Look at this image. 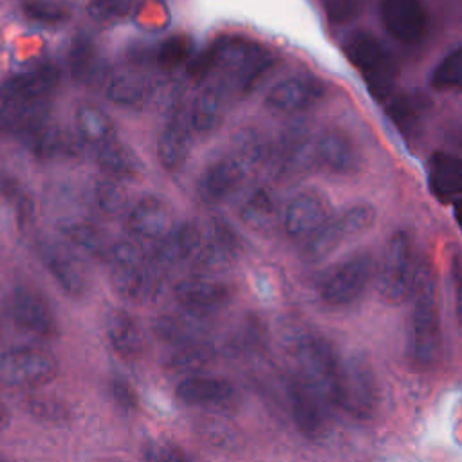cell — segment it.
I'll return each instance as SVG.
<instances>
[{
    "mask_svg": "<svg viewBox=\"0 0 462 462\" xmlns=\"http://www.w3.org/2000/svg\"><path fill=\"white\" fill-rule=\"evenodd\" d=\"M411 309V359L420 368H430L439 361L442 339L437 305L435 273L428 260L415 267L413 287L410 294Z\"/></svg>",
    "mask_w": 462,
    "mask_h": 462,
    "instance_id": "1",
    "label": "cell"
},
{
    "mask_svg": "<svg viewBox=\"0 0 462 462\" xmlns=\"http://www.w3.org/2000/svg\"><path fill=\"white\" fill-rule=\"evenodd\" d=\"M108 273L114 291L132 301L153 300L162 287L164 269L130 240H119L106 251Z\"/></svg>",
    "mask_w": 462,
    "mask_h": 462,
    "instance_id": "2",
    "label": "cell"
},
{
    "mask_svg": "<svg viewBox=\"0 0 462 462\" xmlns=\"http://www.w3.org/2000/svg\"><path fill=\"white\" fill-rule=\"evenodd\" d=\"M377 401V381L370 361L359 352L337 359L332 402L350 417L366 420L375 413Z\"/></svg>",
    "mask_w": 462,
    "mask_h": 462,
    "instance_id": "3",
    "label": "cell"
},
{
    "mask_svg": "<svg viewBox=\"0 0 462 462\" xmlns=\"http://www.w3.org/2000/svg\"><path fill=\"white\" fill-rule=\"evenodd\" d=\"M348 61L363 74L375 101H386L397 83L399 67L384 45L368 31H354L343 45Z\"/></svg>",
    "mask_w": 462,
    "mask_h": 462,
    "instance_id": "4",
    "label": "cell"
},
{
    "mask_svg": "<svg viewBox=\"0 0 462 462\" xmlns=\"http://www.w3.org/2000/svg\"><path fill=\"white\" fill-rule=\"evenodd\" d=\"M413 244L408 231L401 229L388 236L375 274L379 296L392 305L410 300L415 276Z\"/></svg>",
    "mask_w": 462,
    "mask_h": 462,
    "instance_id": "5",
    "label": "cell"
},
{
    "mask_svg": "<svg viewBox=\"0 0 462 462\" xmlns=\"http://www.w3.org/2000/svg\"><path fill=\"white\" fill-rule=\"evenodd\" d=\"M296 381L327 404L332 402L337 357L332 346L316 336H305L294 348Z\"/></svg>",
    "mask_w": 462,
    "mask_h": 462,
    "instance_id": "6",
    "label": "cell"
},
{
    "mask_svg": "<svg viewBox=\"0 0 462 462\" xmlns=\"http://www.w3.org/2000/svg\"><path fill=\"white\" fill-rule=\"evenodd\" d=\"M374 274L370 251H357L336 265L319 283V296L327 305L345 307L356 301Z\"/></svg>",
    "mask_w": 462,
    "mask_h": 462,
    "instance_id": "7",
    "label": "cell"
},
{
    "mask_svg": "<svg viewBox=\"0 0 462 462\" xmlns=\"http://www.w3.org/2000/svg\"><path fill=\"white\" fill-rule=\"evenodd\" d=\"M56 359L36 348H14L0 354V383L13 388H38L56 377Z\"/></svg>",
    "mask_w": 462,
    "mask_h": 462,
    "instance_id": "8",
    "label": "cell"
},
{
    "mask_svg": "<svg viewBox=\"0 0 462 462\" xmlns=\"http://www.w3.org/2000/svg\"><path fill=\"white\" fill-rule=\"evenodd\" d=\"M61 78L54 63H43L29 72L11 76L0 85V101L7 108H20L49 99V94L58 87Z\"/></svg>",
    "mask_w": 462,
    "mask_h": 462,
    "instance_id": "9",
    "label": "cell"
},
{
    "mask_svg": "<svg viewBox=\"0 0 462 462\" xmlns=\"http://www.w3.org/2000/svg\"><path fill=\"white\" fill-rule=\"evenodd\" d=\"M379 14L388 34L402 43H417L428 31V11L422 0H383Z\"/></svg>",
    "mask_w": 462,
    "mask_h": 462,
    "instance_id": "10",
    "label": "cell"
},
{
    "mask_svg": "<svg viewBox=\"0 0 462 462\" xmlns=\"http://www.w3.org/2000/svg\"><path fill=\"white\" fill-rule=\"evenodd\" d=\"M325 96V83L310 74L289 76L276 83L267 97L265 105L282 114H296L310 108Z\"/></svg>",
    "mask_w": 462,
    "mask_h": 462,
    "instance_id": "11",
    "label": "cell"
},
{
    "mask_svg": "<svg viewBox=\"0 0 462 462\" xmlns=\"http://www.w3.org/2000/svg\"><path fill=\"white\" fill-rule=\"evenodd\" d=\"M316 159V146L305 126H291L283 132L276 148V171L282 179H292L309 173Z\"/></svg>",
    "mask_w": 462,
    "mask_h": 462,
    "instance_id": "12",
    "label": "cell"
},
{
    "mask_svg": "<svg viewBox=\"0 0 462 462\" xmlns=\"http://www.w3.org/2000/svg\"><path fill=\"white\" fill-rule=\"evenodd\" d=\"M328 202L318 191H301L291 199L283 213L285 233L307 240L328 220Z\"/></svg>",
    "mask_w": 462,
    "mask_h": 462,
    "instance_id": "13",
    "label": "cell"
},
{
    "mask_svg": "<svg viewBox=\"0 0 462 462\" xmlns=\"http://www.w3.org/2000/svg\"><path fill=\"white\" fill-rule=\"evenodd\" d=\"M173 292L180 307L199 318L220 310L231 298L227 285L206 278H186L175 285Z\"/></svg>",
    "mask_w": 462,
    "mask_h": 462,
    "instance_id": "14",
    "label": "cell"
},
{
    "mask_svg": "<svg viewBox=\"0 0 462 462\" xmlns=\"http://www.w3.org/2000/svg\"><path fill=\"white\" fill-rule=\"evenodd\" d=\"M316 159L336 175H352L361 168V155L352 139L339 128H327L314 141Z\"/></svg>",
    "mask_w": 462,
    "mask_h": 462,
    "instance_id": "15",
    "label": "cell"
},
{
    "mask_svg": "<svg viewBox=\"0 0 462 462\" xmlns=\"http://www.w3.org/2000/svg\"><path fill=\"white\" fill-rule=\"evenodd\" d=\"M247 170L233 157L218 159L209 164L197 180V195L204 204L215 206L226 200L244 180Z\"/></svg>",
    "mask_w": 462,
    "mask_h": 462,
    "instance_id": "16",
    "label": "cell"
},
{
    "mask_svg": "<svg viewBox=\"0 0 462 462\" xmlns=\"http://www.w3.org/2000/svg\"><path fill=\"white\" fill-rule=\"evenodd\" d=\"M40 258L56 283L70 296H81L87 289V276L79 260L63 245L42 242L38 245Z\"/></svg>",
    "mask_w": 462,
    "mask_h": 462,
    "instance_id": "17",
    "label": "cell"
},
{
    "mask_svg": "<svg viewBox=\"0 0 462 462\" xmlns=\"http://www.w3.org/2000/svg\"><path fill=\"white\" fill-rule=\"evenodd\" d=\"M128 227L137 238L159 242L173 229L171 209L161 197H143L128 215Z\"/></svg>",
    "mask_w": 462,
    "mask_h": 462,
    "instance_id": "18",
    "label": "cell"
},
{
    "mask_svg": "<svg viewBox=\"0 0 462 462\" xmlns=\"http://www.w3.org/2000/svg\"><path fill=\"white\" fill-rule=\"evenodd\" d=\"M11 314L16 325L32 334L52 336L56 332V319L49 303L32 289L18 287L13 292Z\"/></svg>",
    "mask_w": 462,
    "mask_h": 462,
    "instance_id": "19",
    "label": "cell"
},
{
    "mask_svg": "<svg viewBox=\"0 0 462 462\" xmlns=\"http://www.w3.org/2000/svg\"><path fill=\"white\" fill-rule=\"evenodd\" d=\"M191 148V128L188 114L184 110H175L157 141V157L168 171H177L182 168Z\"/></svg>",
    "mask_w": 462,
    "mask_h": 462,
    "instance_id": "20",
    "label": "cell"
},
{
    "mask_svg": "<svg viewBox=\"0 0 462 462\" xmlns=\"http://www.w3.org/2000/svg\"><path fill=\"white\" fill-rule=\"evenodd\" d=\"M175 395L188 406L218 410L233 402L235 388L224 379L189 375L177 384Z\"/></svg>",
    "mask_w": 462,
    "mask_h": 462,
    "instance_id": "21",
    "label": "cell"
},
{
    "mask_svg": "<svg viewBox=\"0 0 462 462\" xmlns=\"http://www.w3.org/2000/svg\"><path fill=\"white\" fill-rule=\"evenodd\" d=\"M226 87L222 81L206 85L193 99L188 121L189 128L199 135H209L215 132L226 116Z\"/></svg>",
    "mask_w": 462,
    "mask_h": 462,
    "instance_id": "22",
    "label": "cell"
},
{
    "mask_svg": "<svg viewBox=\"0 0 462 462\" xmlns=\"http://www.w3.org/2000/svg\"><path fill=\"white\" fill-rule=\"evenodd\" d=\"M23 139L34 157L40 161H51L56 157H76L81 152V144L76 135L61 130L49 121L23 134Z\"/></svg>",
    "mask_w": 462,
    "mask_h": 462,
    "instance_id": "23",
    "label": "cell"
},
{
    "mask_svg": "<svg viewBox=\"0 0 462 462\" xmlns=\"http://www.w3.org/2000/svg\"><path fill=\"white\" fill-rule=\"evenodd\" d=\"M70 76L78 83L99 85L106 76V63L97 54V47L88 34H78L69 51Z\"/></svg>",
    "mask_w": 462,
    "mask_h": 462,
    "instance_id": "24",
    "label": "cell"
},
{
    "mask_svg": "<svg viewBox=\"0 0 462 462\" xmlns=\"http://www.w3.org/2000/svg\"><path fill=\"white\" fill-rule=\"evenodd\" d=\"M105 334L114 352L123 359H135L141 356L144 337L141 327L126 310H112L106 316Z\"/></svg>",
    "mask_w": 462,
    "mask_h": 462,
    "instance_id": "25",
    "label": "cell"
},
{
    "mask_svg": "<svg viewBox=\"0 0 462 462\" xmlns=\"http://www.w3.org/2000/svg\"><path fill=\"white\" fill-rule=\"evenodd\" d=\"M428 184L435 199L444 204L453 202L462 189L460 161L444 152L433 153L428 164Z\"/></svg>",
    "mask_w": 462,
    "mask_h": 462,
    "instance_id": "26",
    "label": "cell"
},
{
    "mask_svg": "<svg viewBox=\"0 0 462 462\" xmlns=\"http://www.w3.org/2000/svg\"><path fill=\"white\" fill-rule=\"evenodd\" d=\"M386 103V116L393 123V126L404 135L411 137L417 134L424 116L431 108V99L422 92H408L388 97Z\"/></svg>",
    "mask_w": 462,
    "mask_h": 462,
    "instance_id": "27",
    "label": "cell"
},
{
    "mask_svg": "<svg viewBox=\"0 0 462 462\" xmlns=\"http://www.w3.org/2000/svg\"><path fill=\"white\" fill-rule=\"evenodd\" d=\"M289 399L291 411L298 430L309 437L319 435L325 430L327 402L321 401L318 395L310 393L309 390H305L303 386H300L298 383H292Z\"/></svg>",
    "mask_w": 462,
    "mask_h": 462,
    "instance_id": "28",
    "label": "cell"
},
{
    "mask_svg": "<svg viewBox=\"0 0 462 462\" xmlns=\"http://www.w3.org/2000/svg\"><path fill=\"white\" fill-rule=\"evenodd\" d=\"M97 164L99 168L112 179H135L141 170L143 164L139 161V157L135 155V152L119 143L116 137L106 141L105 144L97 146V153H96Z\"/></svg>",
    "mask_w": 462,
    "mask_h": 462,
    "instance_id": "29",
    "label": "cell"
},
{
    "mask_svg": "<svg viewBox=\"0 0 462 462\" xmlns=\"http://www.w3.org/2000/svg\"><path fill=\"white\" fill-rule=\"evenodd\" d=\"M152 96V83L146 76L125 70L116 74L106 85V97L121 106L126 108H139L143 106Z\"/></svg>",
    "mask_w": 462,
    "mask_h": 462,
    "instance_id": "30",
    "label": "cell"
},
{
    "mask_svg": "<svg viewBox=\"0 0 462 462\" xmlns=\"http://www.w3.org/2000/svg\"><path fill=\"white\" fill-rule=\"evenodd\" d=\"M274 65H276V56L269 49L256 45L254 51L229 76L235 79V85L240 90V94L247 96L258 87V83L271 72Z\"/></svg>",
    "mask_w": 462,
    "mask_h": 462,
    "instance_id": "31",
    "label": "cell"
},
{
    "mask_svg": "<svg viewBox=\"0 0 462 462\" xmlns=\"http://www.w3.org/2000/svg\"><path fill=\"white\" fill-rule=\"evenodd\" d=\"M350 233L341 220V217H336L332 220H327L316 233H312L301 249V254L309 262H316L325 258L328 253H332L345 238H348Z\"/></svg>",
    "mask_w": 462,
    "mask_h": 462,
    "instance_id": "32",
    "label": "cell"
},
{
    "mask_svg": "<svg viewBox=\"0 0 462 462\" xmlns=\"http://www.w3.org/2000/svg\"><path fill=\"white\" fill-rule=\"evenodd\" d=\"M76 128L79 137L96 148L114 139V125L110 117L94 105H81L76 110Z\"/></svg>",
    "mask_w": 462,
    "mask_h": 462,
    "instance_id": "33",
    "label": "cell"
},
{
    "mask_svg": "<svg viewBox=\"0 0 462 462\" xmlns=\"http://www.w3.org/2000/svg\"><path fill=\"white\" fill-rule=\"evenodd\" d=\"M240 217L253 229L263 231L271 227L276 220V202L271 191L265 188L256 189L242 206Z\"/></svg>",
    "mask_w": 462,
    "mask_h": 462,
    "instance_id": "34",
    "label": "cell"
},
{
    "mask_svg": "<svg viewBox=\"0 0 462 462\" xmlns=\"http://www.w3.org/2000/svg\"><path fill=\"white\" fill-rule=\"evenodd\" d=\"M65 235L78 251L88 256H103L108 251L103 231L97 229L94 224L74 222L65 227Z\"/></svg>",
    "mask_w": 462,
    "mask_h": 462,
    "instance_id": "35",
    "label": "cell"
},
{
    "mask_svg": "<svg viewBox=\"0 0 462 462\" xmlns=\"http://www.w3.org/2000/svg\"><path fill=\"white\" fill-rule=\"evenodd\" d=\"M267 146L262 139V135H258L254 130L247 128V130H242L236 139H235V153L233 157L245 168H253L256 166L258 162H262L267 155Z\"/></svg>",
    "mask_w": 462,
    "mask_h": 462,
    "instance_id": "36",
    "label": "cell"
},
{
    "mask_svg": "<svg viewBox=\"0 0 462 462\" xmlns=\"http://www.w3.org/2000/svg\"><path fill=\"white\" fill-rule=\"evenodd\" d=\"M22 13L31 22H38L45 25L63 23L70 16L67 5L54 0H23Z\"/></svg>",
    "mask_w": 462,
    "mask_h": 462,
    "instance_id": "37",
    "label": "cell"
},
{
    "mask_svg": "<svg viewBox=\"0 0 462 462\" xmlns=\"http://www.w3.org/2000/svg\"><path fill=\"white\" fill-rule=\"evenodd\" d=\"M96 204L106 215H121L126 208V191L117 179H103L96 184Z\"/></svg>",
    "mask_w": 462,
    "mask_h": 462,
    "instance_id": "38",
    "label": "cell"
},
{
    "mask_svg": "<svg viewBox=\"0 0 462 462\" xmlns=\"http://www.w3.org/2000/svg\"><path fill=\"white\" fill-rule=\"evenodd\" d=\"M460 74H462V51L457 47L448 56H444V60L433 70L431 87L437 90L455 88L460 83Z\"/></svg>",
    "mask_w": 462,
    "mask_h": 462,
    "instance_id": "39",
    "label": "cell"
},
{
    "mask_svg": "<svg viewBox=\"0 0 462 462\" xmlns=\"http://www.w3.org/2000/svg\"><path fill=\"white\" fill-rule=\"evenodd\" d=\"M189 51H191L189 38H186L182 34L171 36L166 42H162V45L159 47L157 61L164 69H175L177 65H180L188 58Z\"/></svg>",
    "mask_w": 462,
    "mask_h": 462,
    "instance_id": "40",
    "label": "cell"
},
{
    "mask_svg": "<svg viewBox=\"0 0 462 462\" xmlns=\"http://www.w3.org/2000/svg\"><path fill=\"white\" fill-rule=\"evenodd\" d=\"M323 11L330 23L345 25L363 11V0H323Z\"/></svg>",
    "mask_w": 462,
    "mask_h": 462,
    "instance_id": "41",
    "label": "cell"
},
{
    "mask_svg": "<svg viewBox=\"0 0 462 462\" xmlns=\"http://www.w3.org/2000/svg\"><path fill=\"white\" fill-rule=\"evenodd\" d=\"M143 462H191V458L170 442L152 440L143 448Z\"/></svg>",
    "mask_w": 462,
    "mask_h": 462,
    "instance_id": "42",
    "label": "cell"
},
{
    "mask_svg": "<svg viewBox=\"0 0 462 462\" xmlns=\"http://www.w3.org/2000/svg\"><path fill=\"white\" fill-rule=\"evenodd\" d=\"M132 0H90L87 11L97 22H110L128 13Z\"/></svg>",
    "mask_w": 462,
    "mask_h": 462,
    "instance_id": "43",
    "label": "cell"
},
{
    "mask_svg": "<svg viewBox=\"0 0 462 462\" xmlns=\"http://www.w3.org/2000/svg\"><path fill=\"white\" fill-rule=\"evenodd\" d=\"M112 392H114V397L117 399V402L125 408H134L135 406V397H134V392L132 388L123 383V381H114L112 384Z\"/></svg>",
    "mask_w": 462,
    "mask_h": 462,
    "instance_id": "44",
    "label": "cell"
},
{
    "mask_svg": "<svg viewBox=\"0 0 462 462\" xmlns=\"http://www.w3.org/2000/svg\"><path fill=\"white\" fill-rule=\"evenodd\" d=\"M0 134H14L13 116L2 101H0Z\"/></svg>",
    "mask_w": 462,
    "mask_h": 462,
    "instance_id": "45",
    "label": "cell"
},
{
    "mask_svg": "<svg viewBox=\"0 0 462 462\" xmlns=\"http://www.w3.org/2000/svg\"><path fill=\"white\" fill-rule=\"evenodd\" d=\"M5 422H7V417H5V411H4L2 406H0V430L5 426Z\"/></svg>",
    "mask_w": 462,
    "mask_h": 462,
    "instance_id": "46",
    "label": "cell"
}]
</instances>
